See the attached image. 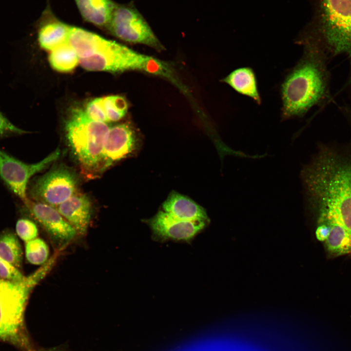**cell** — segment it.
Wrapping results in <instances>:
<instances>
[{
  "mask_svg": "<svg viewBox=\"0 0 351 351\" xmlns=\"http://www.w3.org/2000/svg\"><path fill=\"white\" fill-rule=\"evenodd\" d=\"M301 175L307 207L332 217L351 235V160L324 149Z\"/></svg>",
  "mask_w": 351,
  "mask_h": 351,
  "instance_id": "cell-1",
  "label": "cell"
},
{
  "mask_svg": "<svg viewBox=\"0 0 351 351\" xmlns=\"http://www.w3.org/2000/svg\"><path fill=\"white\" fill-rule=\"evenodd\" d=\"M299 43L303 47V55L280 86L282 120L303 117L323 100L327 90L322 49L308 41Z\"/></svg>",
  "mask_w": 351,
  "mask_h": 351,
  "instance_id": "cell-2",
  "label": "cell"
},
{
  "mask_svg": "<svg viewBox=\"0 0 351 351\" xmlns=\"http://www.w3.org/2000/svg\"><path fill=\"white\" fill-rule=\"evenodd\" d=\"M299 38L351 58V0H314L311 21Z\"/></svg>",
  "mask_w": 351,
  "mask_h": 351,
  "instance_id": "cell-3",
  "label": "cell"
},
{
  "mask_svg": "<svg viewBox=\"0 0 351 351\" xmlns=\"http://www.w3.org/2000/svg\"><path fill=\"white\" fill-rule=\"evenodd\" d=\"M52 268L46 262L21 282L0 279V340L32 351L24 327L25 309L31 291Z\"/></svg>",
  "mask_w": 351,
  "mask_h": 351,
  "instance_id": "cell-4",
  "label": "cell"
},
{
  "mask_svg": "<svg viewBox=\"0 0 351 351\" xmlns=\"http://www.w3.org/2000/svg\"><path fill=\"white\" fill-rule=\"evenodd\" d=\"M79 64L88 71L115 73L136 70L165 77L175 84L178 81L169 63L103 37L90 56L79 59Z\"/></svg>",
  "mask_w": 351,
  "mask_h": 351,
  "instance_id": "cell-5",
  "label": "cell"
},
{
  "mask_svg": "<svg viewBox=\"0 0 351 351\" xmlns=\"http://www.w3.org/2000/svg\"><path fill=\"white\" fill-rule=\"evenodd\" d=\"M110 127L92 119L84 109H73L66 121V136L70 148L85 173H100L102 151Z\"/></svg>",
  "mask_w": 351,
  "mask_h": 351,
  "instance_id": "cell-6",
  "label": "cell"
},
{
  "mask_svg": "<svg viewBox=\"0 0 351 351\" xmlns=\"http://www.w3.org/2000/svg\"><path fill=\"white\" fill-rule=\"evenodd\" d=\"M106 29L124 41L142 44L158 51L164 49L149 23L132 2L116 3Z\"/></svg>",
  "mask_w": 351,
  "mask_h": 351,
  "instance_id": "cell-7",
  "label": "cell"
},
{
  "mask_svg": "<svg viewBox=\"0 0 351 351\" xmlns=\"http://www.w3.org/2000/svg\"><path fill=\"white\" fill-rule=\"evenodd\" d=\"M78 178L69 168L59 165L51 169L30 185L33 200L55 207L77 193Z\"/></svg>",
  "mask_w": 351,
  "mask_h": 351,
  "instance_id": "cell-8",
  "label": "cell"
},
{
  "mask_svg": "<svg viewBox=\"0 0 351 351\" xmlns=\"http://www.w3.org/2000/svg\"><path fill=\"white\" fill-rule=\"evenodd\" d=\"M60 153L57 149L41 161L27 164L0 149V177L7 187L24 202L28 198L26 191L31 177L56 160Z\"/></svg>",
  "mask_w": 351,
  "mask_h": 351,
  "instance_id": "cell-9",
  "label": "cell"
},
{
  "mask_svg": "<svg viewBox=\"0 0 351 351\" xmlns=\"http://www.w3.org/2000/svg\"><path fill=\"white\" fill-rule=\"evenodd\" d=\"M23 203L26 210L45 230L58 251L63 249L78 234L55 207L29 198Z\"/></svg>",
  "mask_w": 351,
  "mask_h": 351,
  "instance_id": "cell-10",
  "label": "cell"
},
{
  "mask_svg": "<svg viewBox=\"0 0 351 351\" xmlns=\"http://www.w3.org/2000/svg\"><path fill=\"white\" fill-rule=\"evenodd\" d=\"M144 221L151 229L152 238L156 241L164 242L169 241L190 242L208 224L203 221L179 219L162 210Z\"/></svg>",
  "mask_w": 351,
  "mask_h": 351,
  "instance_id": "cell-11",
  "label": "cell"
},
{
  "mask_svg": "<svg viewBox=\"0 0 351 351\" xmlns=\"http://www.w3.org/2000/svg\"><path fill=\"white\" fill-rule=\"evenodd\" d=\"M140 145L139 137L130 124L120 123L110 127L103 146L100 174L136 154Z\"/></svg>",
  "mask_w": 351,
  "mask_h": 351,
  "instance_id": "cell-12",
  "label": "cell"
},
{
  "mask_svg": "<svg viewBox=\"0 0 351 351\" xmlns=\"http://www.w3.org/2000/svg\"><path fill=\"white\" fill-rule=\"evenodd\" d=\"M55 208L75 229L78 234L86 233L92 214V203L86 194L77 192Z\"/></svg>",
  "mask_w": 351,
  "mask_h": 351,
  "instance_id": "cell-13",
  "label": "cell"
},
{
  "mask_svg": "<svg viewBox=\"0 0 351 351\" xmlns=\"http://www.w3.org/2000/svg\"><path fill=\"white\" fill-rule=\"evenodd\" d=\"M163 211L176 218L191 221L209 223L204 209L189 197L172 192L162 205Z\"/></svg>",
  "mask_w": 351,
  "mask_h": 351,
  "instance_id": "cell-14",
  "label": "cell"
},
{
  "mask_svg": "<svg viewBox=\"0 0 351 351\" xmlns=\"http://www.w3.org/2000/svg\"><path fill=\"white\" fill-rule=\"evenodd\" d=\"M239 94L252 99L258 105L262 102L258 88L257 80L254 71L250 67H239L222 79Z\"/></svg>",
  "mask_w": 351,
  "mask_h": 351,
  "instance_id": "cell-15",
  "label": "cell"
},
{
  "mask_svg": "<svg viewBox=\"0 0 351 351\" xmlns=\"http://www.w3.org/2000/svg\"><path fill=\"white\" fill-rule=\"evenodd\" d=\"M86 21L105 28L109 24L116 4L112 0H75Z\"/></svg>",
  "mask_w": 351,
  "mask_h": 351,
  "instance_id": "cell-16",
  "label": "cell"
},
{
  "mask_svg": "<svg viewBox=\"0 0 351 351\" xmlns=\"http://www.w3.org/2000/svg\"><path fill=\"white\" fill-rule=\"evenodd\" d=\"M318 222H324L330 227L329 234L324 241L328 252L335 256L348 254L351 252V235L332 217L317 215Z\"/></svg>",
  "mask_w": 351,
  "mask_h": 351,
  "instance_id": "cell-17",
  "label": "cell"
},
{
  "mask_svg": "<svg viewBox=\"0 0 351 351\" xmlns=\"http://www.w3.org/2000/svg\"><path fill=\"white\" fill-rule=\"evenodd\" d=\"M48 60L54 70L63 73L73 70L79 64L77 53L65 40L49 52Z\"/></svg>",
  "mask_w": 351,
  "mask_h": 351,
  "instance_id": "cell-18",
  "label": "cell"
},
{
  "mask_svg": "<svg viewBox=\"0 0 351 351\" xmlns=\"http://www.w3.org/2000/svg\"><path fill=\"white\" fill-rule=\"evenodd\" d=\"M0 256L17 269L21 267L22 249L13 233L6 232L0 235Z\"/></svg>",
  "mask_w": 351,
  "mask_h": 351,
  "instance_id": "cell-19",
  "label": "cell"
},
{
  "mask_svg": "<svg viewBox=\"0 0 351 351\" xmlns=\"http://www.w3.org/2000/svg\"><path fill=\"white\" fill-rule=\"evenodd\" d=\"M102 109L108 122L117 121L126 114L128 108L125 98L119 95H111L100 97Z\"/></svg>",
  "mask_w": 351,
  "mask_h": 351,
  "instance_id": "cell-20",
  "label": "cell"
},
{
  "mask_svg": "<svg viewBox=\"0 0 351 351\" xmlns=\"http://www.w3.org/2000/svg\"><path fill=\"white\" fill-rule=\"evenodd\" d=\"M25 256L27 261L34 265H42L47 260L49 248L46 242L40 238H36L26 242Z\"/></svg>",
  "mask_w": 351,
  "mask_h": 351,
  "instance_id": "cell-21",
  "label": "cell"
},
{
  "mask_svg": "<svg viewBox=\"0 0 351 351\" xmlns=\"http://www.w3.org/2000/svg\"><path fill=\"white\" fill-rule=\"evenodd\" d=\"M16 231L19 237L25 242L37 238L38 235L36 224L28 218L19 219L16 223Z\"/></svg>",
  "mask_w": 351,
  "mask_h": 351,
  "instance_id": "cell-22",
  "label": "cell"
},
{
  "mask_svg": "<svg viewBox=\"0 0 351 351\" xmlns=\"http://www.w3.org/2000/svg\"><path fill=\"white\" fill-rule=\"evenodd\" d=\"M0 277L13 282H21L25 279L24 276L15 267L0 256Z\"/></svg>",
  "mask_w": 351,
  "mask_h": 351,
  "instance_id": "cell-23",
  "label": "cell"
},
{
  "mask_svg": "<svg viewBox=\"0 0 351 351\" xmlns=\"http://www.w3.org/2000/svg\"><path fill=\"white\" fill-rule=\"evenodd\" d=\"M28 133L12 123L0 111V138L20 136Z\"/></svg>",
  "mask_w": 351,
  "mask_h": 351,
  "instance_id": "cell-24",
  "label": "cell"
},
{
  "mask_svg": "<svg viewBox=\"0 0 351 351\" xmlns=\"http://www.w3.org/2000/svg\"><path fill=\"white\" fill-rule=\"evenodd\" d=\"M84 110L92 119L104 123L108 122L101 106L100 98H94L88 102Z\"/></svg>",
  "mask_w": 351,
  "mask_h": 351,
  "instance_id": "cell-25",
  "label": "cell"
},
{
  "mask_svg": "<svg viewBox=\"0 0 351 351\" xmlns=\"http://www.w3.org/2000/svg\"><path fill=\"white\" fill-rule=\"evenodd\" d=\"M60 351L58 350H56V349H52V350H50L49 351Z\"/></svg>",
  "mask_w": 351,
  "mask_h": 351,
  "instance_id": "cell-26",
  "label": "cell"
},
{
  "mask_svg": "<svg viewBox=\"0 0 351 351\" xmlns=\"http://www.w3.org/2000/svg\"></svg>",
  "mask_w": 351,
  "mask_h": 351,
  "instance_id": "cell-27",
  "label": "cell"
}]
</instances>
